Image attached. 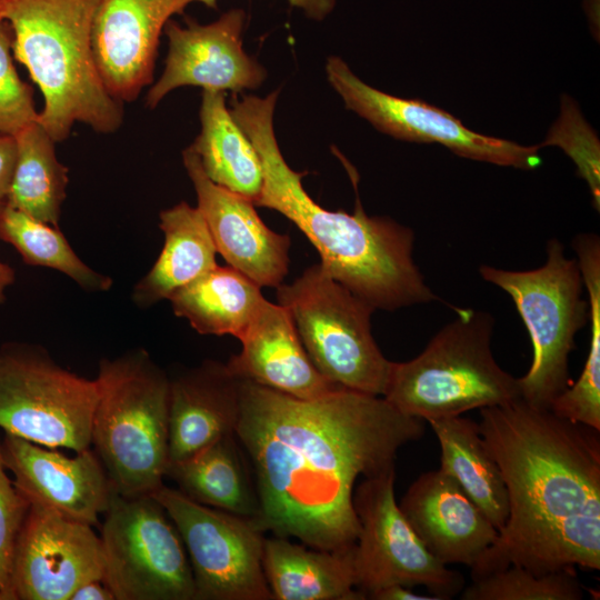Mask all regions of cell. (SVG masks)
I'll use <instances>...</instances> for the list:
<instances>
[{
  "instance_id": "obj_1",
  "label": "cell",
  "mask_w": 600,
  "mask_h": 600,
  "mask_svg": "<svg viewBox=\"0 0 600 600\" xmlns=\"http://www.w3.org/2000/svg\"><path fill=\"white\" fill-rule=\"evenodd\" d=\"M424 423L380 396L342 388L299 399L240 380L234 434L253 470L254 523L312 548H352L357 480L394 469L399 449L420 439Z\"/></svg>"
},
{
  "instance_id": "obj_2",
  "label": "cell",
  "mask_w": 600,
  "mask_h": 600,
  "mask_svg": "<svg viewBox=\"0 0 600 600\" xmlns=\"http://www.w3.org/2000/svg\"><path fill=\"white\" fill-rule=\"evenodd\" d=\"M480 418L509 512L494 542L470 567L471 579L512 564L537 574L599 570L600 431L521 398L482 408Z\"/></svg>"
},
{
  "instance_id": "obj_3",
  "label": "cell",
  "mask_w": 600,
  "mask_h": 600,
  "mask_svg": "<svg viewBox=\"0 0 600 600\" xmlns=\"http://www.w3.org/2000/svg\"><path fill=\"white\" fill-rule=\"evenodd\" d=\"M279 89L264 98L232 96L230 113L261 161L263 184L256 207L276 210L294 223L320 254L322 268L374 310L393 311L438 299L413 261V231L386 217H370L357 197L353 213L322 208L302 177L284 160L273 116Z\"/></svg>"
},
{
  "instance_id": "obj_4",
  "label": "cell",
  "mask_w": 600,
  "mask_h": 600,
  "mask_svg": "<svg viewBox=\"0 0 600 600\" xmlns=\"http://www.w3.org/2000/svg\"><path fill=\"white\" fill-rule=\"evenodd\" d=\"M100 0H0V18L12 29V53L43 96L39 122L56 141L76 122L97 132L117 131L122 102L104 87L92 52Z\"/></svg>"
},
{
  "instance_id": "obj_5",
  "label": "cell",
  "mask_w": 600,
  "mask_h": 600,
  "mask_svg": "<svg viewBox=\"0 0 600 600\" xmlns=\"http://www.w3.org/2000/svg\"><path fill=\"white\" fill-rule=\"evenodd\" d=\"M91 446L122 496L151 494L169 462L170 379L137 348L99 363Z\"/></svg>"
},
{
  "instance_id": "obj_6",
  "label": "cell",
  "mask_w": 600,
  "mask_h": 600,
  "mask_svg": "<svg viewBox=\"0 0 600 600\" xmlns=\"http://www.w3.org/2000/svg\"><path fill=\"white\" fill-rule=\"evenodd\" d=\"M456 312L416 358L391 361L382 397L402 413L429 422L520 398L518 378L493 357L491 314Z\"/></svg>"
},
{
  "instance_id": "obj_7",
  "label": "cell",
  "mask_w": 600,
  "mask_h": 600,
  "mask_svg": "<svg viewBox=\"0 0 600 600\" xmlns=\"http://www.w3.org/2000/svg\"><path fill=\"white\" fill-rule=\"evenodd\" d=\"M546 250L547 260L539 268L514 271L481 264L479 273L511 297L531 340L530 368L518 378L520 398L549 409L570 384L569 356L589 320V304L577 260L566 256L556 238Z\"/></svg>"
},
{
  "instance_id": "obj_8",
  "label": "cell",
  "mask_w": 600,
  "mask_h": 600,
  "mask_svg": "<svg viewBox=\"0 0 600 600\" xmlns=\"http://www.w3.org/2000/svg\"><path fill=\"white\" fill-rule=\"evenodd\" d=\"M317 370L333 384L382 397L391 361L371 332L374 309L319 264L277 288Z\"/></svg>"
},
{
  "instance_id": "obj_9",
  "label": "cell",
  "mask_w": 600,
  "mask_h": 600,
  "mask_svg": "<svg viewBox=\"0 0 600 600\" xmlns=\"http://www.w3.org/2000/svg\"><path fill=\"white\" fill-rule=\"evenodd\" d=\"M97 381L63 369L41 347L0 348V428L33 443L80 452L91 447Z\"/></svg>"
},
{
  "instance_id": "obj_10",
  "label": "cell",
  "mask_w": 600,
  "mask_h": 600,
  "mask_svg": "<svg viewBox=\"0 0 600 600\" xmlns=\"http://www.w3.org/2000/svg\"><path fill=\"white\" fill-rule=\"evenodd\" d=\"M103 516L102 580L116 600H196L181 536L152 494L113 491Z\"/></svg>"
},
{
  "instance_id": "obj_11",
  "label": "cell",
  "mask_w": 600,
  "mask_h": 600,
  "mask_svg": "<svg viewBox=\"0 0 600 600\" xmlns=\"http://www.w3.org/2000/svg\"><path fill=\"white\" fill-rule=\"evenodd\" d=\"M396 471L362 478L353 492L359 533L352 548L356 588L364 599L392 584L423 586L439 600L460 594L464 579L434 558L402 514Z\"/></svg>"
},
{
  "instance_id": "obj_12",
  "label": "cell",
  "mask_w": 600,
  "mask_h": 600,
  "mask_svg": "<svg viewBox=\"0 0 600 600\" xmlns=\"http://www.w3.org/2000/svg\"><path fill=\"white\" fill-rule=\"evenodd\" d=\"M183 541L196 600H271L263 567V531L253 520L198 503L162 484L151 493Z\"/></svg>"
},
{
  "instance_id": "obj_13",
  "label": "cell",
  "mask_w": 600,
  "mask_h": 600,
  "mask_svg": "<svg viewBox=\"0 0 600 600\" xmlns=\"http://www.w3.org/2000/svg\"><path fill=\"white\" fill-rule=\"evenodd\" d=\"M326 74L348 110L396 139L437 142L459 157L522 170L536 169L542 162L539 146L478 133L446 110L380 91L358 78L340 57L327 59Z\"/></svg>"
},
{
  "instance_id": "obj_14",
  "label": "cell",
  "mask_w": 600,
  "mask_h": 600,
  "mask_svg": "<svg viewBox=\"0 0 600 600\" xmlns=\"http://www.w3.org/2000/svg\"><path fill=\"white\" fill-rule=\"evenodd\" d=\"M92 527L29 503L14 553L13 599L70 600L82 583L102 580V543Z\"/></svg>"
},
{
  "instance_id": "obj_15",
  "label": "cell",
  "mask_w": 600,
  "mask_h": 600,
  "mask_svg": "<svg viewBox=\"0 0 600 600\" xmlns=\"http://www.w3.org/2000/svg\"><path fill=\"white\" fill-rule=\"evenodd\" d=\"M247 16L244 9L234 8L207 24L187 18L181 26L170 19L163 29L169 41L164 69L146 104L156 108L170 91L187 86L233 93L258 89L267 71L243 49Z\"/></svg>"
},
{
  "instance_id": "obj_16",
  "label": "cell",
  "mask_w": 600,
  "mask_h": 600,
  "mask_svg": "<svg viewBox=\"0 0 600 600\" xmlns=\"http://www.w3.org/2000/svg\"><path fill=\"white\" fill-rule=\"evenodd\" d=\"M13 484L29 503L96 526L113 489L99 457L87 449L68 457L54 448L7 434L0 444Z\"/></svg>"
},
{
  "instance_id": "obj_17",
  "label": "cell",
  "mask_w": 600,
  "mask_h": 600,
  "mask_svg": "<svg viewBox=\"0 0 600 600\" xmlns=\"http://www.w3.org/2000/svg\"><path fill=\"white\" fill-rule=\"evenodd\" d=\"M190 0H100L92 52L100 78L120 102H132L153 80L160 34Z\"/></svg>"
},
{
  "instance_id": "obj_18",
  "label": "cell",
  "mask_w": 600,
  "mask_h": 600,
  "mask_svg": "<svg viewBox=\"0 0 600 600\" xmlns=\"http://www.w3.org/2000/svg\"><path fill=\"white\" fill-rule=\"evenodd\" d=\"M182 159L217 252L258 286H281L289 268V236L267 227L252 201L211 181L190 148Z\"/></svg>"
},
{
  "instance_id": "obj_19",
  "label": "cell",
  "mask_w": 600,
  "mask_h": 600,
  "mask_svg": "<svg viewBox=\"0 0 600 600\" xmlns=\"http://www.w3.org/2000/svg\"><path fill=\"white\" fill-rule=\"evenodd\" d=\"M398 504L428 551L446 566L472 567L498 537L484 513L440 468L420 474Z\"/></svg>"
},
{
  "instance_id": "obj_20",
  "label": "cell",
  "mask_w": 600,
  "mask_h": 600,
  "mask_svg": "<svg viewBox=\"0 0 600 600\" xmlns=\"http://www.w3.org/2000/svg\"><path fill=\"white\" fill-rule=\"evenodd\" d=\"M239 340L240 353L226 366L240 380L299 399L320 398L342 389L313 366L289 311L279 303L266 299Z\"/></svg>"
},
{
  "instance_id": "obj_21",
  "label": "cell",
  "mask_w": 600,
  "mask_h": 600,
  "mask_svg": "<svg viewBox=\"0 0 600 600\" xmlns=\"http://www.w3.org/2000/svg\"><path fill=\"white\" fill-rule=\"evenodd\" d=\"M239 411L240 379L226 363L207 360L170 379L168 464L233 436Z\"/></svg>"
},
{
  "instance_id": "obj_22",
  "label": "cell",
  "mask_w": 600,
  "mask_h": 600,
  "mask_svg": "<svg viewBox=\"0 0 600 600\" xmlns=\"http://www.w3.org/2000/svg\"><path fill=\"white\" fill-rule=\"evenodd\" d=\"M352 548L329 551L284 537L264 538L262 567L273 599L363 600L356 588Z\"/></svg>"
},
{
  "instance_id": "obj_23",
  "label": "cell",
  "mask_w": 600,
  "mask_h": 600,
  "mask_svg": "<svg viewBox=\"0 0 600 600\" xmlns=\"http://www.w3.org/2000/svg\"><path fill=\"white\" fill-rule=\"evenodd\" d=\"M163 248L150 271L133 288L132 300L148 308L217 266V249L198 208L186 201L160 212Z\"/></svg>"
},
{
  "instance_id": "obj_24",
  "label": "cell",
  "mask_w": 600,
  "mask_h": 600,
  "mask_svg": "<svg viewBox=\"0 0 600 600\" xmlns=\"http://www.w3.org/2000/svg\"><path fill=\"white\" fill-rule=\"evenodd\" d=\"M200 133L189 147L207 177L216 184L253 203L263 184L260 158L251 140L236 122L221 91H203Z\"/></svg>"
},
{
  "instance_id": "obj_25",
  "label": "cell",
  "mask_w": 600,
  "mask_h": 600,
  "mask_svg": "<svg viewBox=\"0 0 600 600\" xmlns=\"http://www.w3.org/2000/svg\"><path fill=\"white\" fill-rule=\"evenodd\" d=\"M236 434L167 467L178 490L191 500L256 521L259 500Z\"/></svg>"
},
{
  "instance_id": "obj_26",
  "label": "cell",
  "mask_w": 600,
  "mask_h": 600,
  "mask_svg": "<svg viewBox=\"0 0 600 600\" xmlns=\"http://www.w3.org/2000/svg\"><path fill=\"white\" fill-rule=\"evenodd\" d=\"M168 300L176 316L201 334L240 339L266 298L261 287L230 266L218 264Z\"/></svg>"
},
{
  "instance_id": "obj_27",
  "label": "cell",
  "mask_w": 600,
  "mask_h": 600,
  "mask_svg": "<svg viewBox=\"0 0 600 600\" xmlns=\"http://www.w3.org/2000/svg\"><path fill=\"white\" fill-rule=\"evenodd\" d=\"M428 423L439 441L440 469L460 484L499 532L508 519V493L479 423L461 416Z\"/></svg>"
},
{
  "instance_id": "obj_28",
  "label": "cell",
  "mask_w": 600,
  "mask_h": 600,
  "mask_svg": "<svg viewBox=\"0 0 600 600\" xmlns=\"http://www.w3.org/2000/svg\"><path fill=\"white\" fill-rule=\"evenodd\" d=\"M17 158L6 203L58 227L68 186V168L56 156V141L34 122L16 137Z\"/></svg>"
},
{
  "instance_id": "obj_29",
  "label": "cell",
  "mask_w": 600,
  "mask_h": 600,
  "mask_svg": "<svg viewBox=\"0 0 600 600\" xmlns=\"http://www.w3.org/2000/svg\"><path fill=\"white\" fill-rule=\"evenodd\" d=\"M0 240L13 246L29 266L68 276L87 291H107L112 279L86 264L58 227L39 221L6 202L0 206Z\"/></svg>"
},
{
  "instance_id": "obj_30",
  "label": "cell",
  "mask_w": 600,
  "mask_h": 600,
  "mask_svg": "<svg viewBox=\"0 0 600 600\" xmlns=\"http://www.w3.org/2000/svg\"><path fill=\"white\" fill-rule=\"evenodd\" d=\"M583 598L576 568L542 574L509 566L472 580L460 592L462 600H580Z\"/></svg>"
},
{
  "instance_id": "obj_31",
  "label": "cell",
  "mask_w": 600,
  "mask_h": 600,
  "mask_svg": "<svg viewBox=\"0 0 600 600\" xmlns=\"http://www.w3.org/2000/svg\"><path fill=\"white\" fill-rule=\"evenodd\" d=\"M557 146L574 162L578 176L589 186L593 207L600 210V142L594 130L582 117L577 103L568 96L561 99L558 120L539 148Z\"/></svg>"
},
{
  "instance_id": "obj_32",
  "label": "cell",
  "mask_w": 600,
  "mask_h": 600,
  "mask_svg": "<svg viewBox=\"0 0 600 600\" xmlns=\"http://www.w3.org/2000/svg\"><path fill=\"white\" fill-rule=\"evenodd\" d=\"M13 33L10 23L0 18V133L16 137L39 121L33 89L22 81L13 64Z\"/></svg>"
},
{
  "instance_id": "obj_33",
  "label": "cell",
  "mask_w": 600,
  "mask_h": 600,
  "mask_svg": "<svg viewBox=\"0 0 600 600\" xmlns=\"http://www.w3.org/2000/svg\"><path fill=\"white\" fill-rule=\"evenodd\" d=\"M549 409L560 418L600 431V327H590V344L578 380L551 402Z\"/></svg>"
},
{
  "instance_id": "obj_34",
  "label": "cell",
  "mask_w": 600,
  "mask_h": 600,
  "mask_svg": "<svg viewBox=\"0 0 600 600\" xmlns=\"http://www.w3.org/2000/svg\"><path fill=\"white\" fill-rule=\"evenodd\" d=\"M6 470L0 449V600H14L12 592L14 553L29 502L16 488Z\"/></svg>"
},
{
  "instance_id": "obj_35",
  "label": "cell",
  "mask_w": 600,
  "mask_h": 600,
  "mask_svg": "<svg viewBox=\"0 0 600 600\" xmlns=\"http://www.w3.org/2000/svg\"><path fill=\"white\" fill-rule=\"evenodd\" d=\"M17 158L14 137L0 133V206L6 202Z\"/></svg>"
},
{
  "instance_id": "obj_36",
  "label": "cell",
  "mask_w": 600,
  "mask_h": 600,
  "mask_svg": "<svg viewBox=\"0 0 600 600\" xmlns=\"http://www.w3.org/2000/svg\"><path fill=\"white\" fill-rule=\"evenodd\" d=\"M218 0H190L201 2L208 8H217ZM290 6L300 9L306 17L314 21L324 20L336 8V0H287Z\"/></svg>"
},
{
  "instance_id": "obj_37",
  "label": "cell",
  "mask_w": 600,
  "mask_h": 600,
  "mask_svg": "<svg viewBox=\"0 0 600 600\" xmlns=\"http://www.w3.org/2000/svg\"><path fill=\"white\" fill-rule=\"evenodd\" d=\"M368 599L372 600H439L436 596H423L411 591L410 587L402 584H392L381 588L371 594Z\"/></svg>"
},
{
  "instance_id": "obj_38",
  "label": "cell",
  "mask_w": 600,
  "mask_h": 600,
  "mask_svg": "<svg viewBox=\"0 0 600 600\" xmlns=\"http://www.w3.org/2000/svg\"><path fill=\"white\" fill-rule=\"evenodd\" d=\"M70 600H116L112 591L103 580H90L79 586Z\"/></svg>"
},
{
  "instance_id": "obj_39",
  "label": "cell",
  "mask_w": 600,
  "mask_h": 600,
  "mask_svg": "<svg viewBox=\"0 0 600 600\" xmlns=\"http://www.w3.org/2000/svg\"><path fill=\"white\" fill-rule=\"evenodd\" d=\"M16 280L14 270L7 263L0 261V303L6 301V290Z\"/></svg>"
}]
</instances>
